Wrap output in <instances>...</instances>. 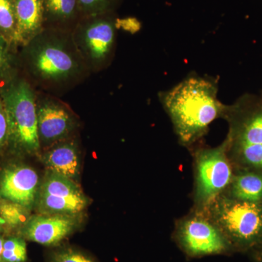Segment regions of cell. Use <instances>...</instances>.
Here are the masks:
<instances>
[{
	"mask_svg": "<svg viewBox=\"0 0 262 262\" xmlns=\"http://www.w3.org/2000/svg\"><path fill=\"white\" fill-rule=\"evenodd\" d=\"M18 21V48L25 46L45 28L42 0H14Z\"/></svg>",
	"mask_w": 262,
	"mask_h": 262,
	"instance_id": "4fadbf2b",
	"label": "cell"
},
{
	"mask_svg": "<svg viewBox=\"0 0 262 262\" xmlns=\"http://www.w3.org/2000/svg\"><path fill=\"white\" fill-rule=\"evenodd\" d=\"M203 212L228 239L234 251L262 245V203L237 201L222 194Z\"/></svg>",
	"mask_w": 262,
	"mask_h": 262,
	"instance_id": "277c9868",
	"label": "cell"
},
{
	"mask_svg": "<svg viewBox=\"0 0 262 262\" xmlns=\"http://www.w3.org/2000/svg\"><path fill=\"white\" fill-rule=\"evenodd\" d=\"M28 208L0 198V216L10 227H23L31 218Z\"/></svg>",
	"mask_w": 262,
	"mask_h": 262,
	"instance_id": "e0dca14e",
	"label": "cell"
},
{
	"mask_svg": "<svg viewBox=\"0 0 262 262\" xmlns=\"http://www.w3.org/2000/svg\"><path fill=\"white\" fill-rule=\"evenodd\" d=\"M76 227L73 215L42 214L31 217L21 232L24 238L32 242L56 246L73 233Z\"/></svg>",
	"mask_w": 262,
	"mask_h": 262,
	"instance_id": "8fae6325",
	"label": "cell"
},
{
	"mask_svg": "<svg viewBox=\"0 0 262 262\" xmlns=\"http://www.w3.org/2000/svg\"><path fill=\"white\" fill-rule=\"evenodd\" d=\"M223 194L237 201L262 203V172L244 169L234 173Z\"/></svg>",
	"mask_w": 262,
	"mask_h": 262,
	"instance_id": "9a60e30c",
	"label": "cell"
},
{
	"mask_svg": "<svg viewBox=\"0 0 262 262\" xmlns=\"http://www.w3.org/2000/svg\"><path fill=\"white\" fill-rule=\"evenodd\" d=\"M0 36L18 49V21L14 0H0Z\"/></svg>",
	"mask_w": 262,
	"mask_h": 262,
	"instance_id": "2e32d148",
	"label": "cell"
},
{
	"mask_svg": "<svg viewBox=\"0 0 262 262\" xmlns=\"http://www.w3.org/2000/svg\"><path fill=\"white\" fill-rule=\"evenodd\" d=\"M37 133L41 148L74 137L79 126L70 106L58 96L37 91Z\"/></svg>",
	"mask_w": 262,
	"mask_h": 262,
	"instance_id": "ba28073f",
	"label": "cell"
},
{
	"mask_svg": "<svg viewBox=\"0 0 262 262\" xmlns=\"http://www.w3.org/2000/svg\"><path fill=\"white\" fill-rule=\"evenodd\" d=\"M39 186L37 172L27 165H9L0 173V198L29 210L37 203Z\"/></svg>",
	"mask_w": 262,
	"mask_h": 262,
	"instance_id": "30bf717a",
	"label": "cell"
},
{
	"mask_svg": "<svg viewBox=\"0 0 262 262\" xmlns=\"http://www.w3.org/2000/svg\"><path fill=\"white\" fill-rule=\"evenodd\" d=\"M38 90L15 66L0 80V97L8 122V145L17 152L40 151L37 133Z\"/></svg>",
	"mask_w": 262,
	"mask_h": 262,
	"instance_id": "3957f363",
	"label": "cell"
},
{
	"mask_svg": "<svg viewBox=\"0 0 262 262\" xmlns=\"http://www.w3.org/2000/svg\"><path fill=\"white\" fill-rule=\"evenodd\" d=\"M20 48L18 64L39 91L62 96L91 75L70 31L46 27Z\"/></svg>",
	"mask_w": 262,
	"mask_h": 262,
	"instance_id": "6da1fadb",
	"label": "cell"
},
{
	"mask_svg": "<svg viewBox=\"0 0 262 262\" xmlns=\"http://www.w3.org/2000/svg\"><path fill=\"white\" fill-rule=\"evenodd\" d=\"M158 96L179 141L187 146L206 135L212 122L225 118L228 107L219 100L215 80L199 75L188 76Z\"/></svg>",
	"mask_w": 262,
	"mask_h": 262,
	"instance_id": "7a4b0ae2",
	"label": "cell"
},
{
	"mask_svg": "<svg viewBox=\"0 0 262 262\" xmlns=\"http://www.w3.org/2000/svg\"><path fill=\"white\" fill-rule=\"evenodd\" d=\"M175 241L192 258L226 254L234 251L225 234L203 212L196 211L177 223Z\"/></svg>",
	"mask_w": 262,
	"mask_h": 262,
	"instance_id": "52a82bcc",
	"label": "cell"
},
{
	"mask_svg": "<svg viewBox=\"0 0 262 262\" xmlns=\"http://www.w3.org/2000/svg\"><path fill=\"white\" fill-rule=\"evenodd\" d=\"M117 24L114 12L82 17L72 30L74 42L91 75L111 65L117 48Z\"/></svg>",
	"mask_w": 262,
	"mask_h": 262,
	"instance_id": "5b68a950",
	"label": "cell"
},
{
	"mask_svg": "<svg viewBox=\"0 0 262 262\" xmlns=\"http://www.w3.org/2000/svg\"><path fill=\"white\" fill-rule=\"evenodd\" d=\"M51 262H96L87 255L73 248H65L53 253Z\"/></svg>",
	"mask_w": 262,
	"mask_h": 262,
	"instance_id": "44dd1931",
	"label": "cell"
},
{
	"mask_svg": "<svg viewBox=\"0 0 262 262\" xmlns=\"http://www.w3.org/2000/svg\"><path fill=\"white\" fill-rule=\"evenodd\" d=\"M5 225H6V224H5V220H3V219L2 218L1 216H0V229H1L2 227H3V226Z\"/></svg>",
	"mask_w": 262,
	"mask_h": 262,
	"instance_id": "d4e9b609",
	"label": "cell"
},
{
	"mask_svg": "<svg viewBox=\"0 0 262 262\" xmlns=\"http://www.w3.org/2000/svg\"><path fill=\"white\" fill-rule=\"evenodd\" d=\"M27 259V248L25 239L12 237L3 243L1 262H25Z\"/></svg>",
	"mask_w": 262,
	"mask_h": 262,
	"instance_id": "ac0fdd59",
	"label": "cell"
},
{
	"mask_svg": "<svg viewBox=\"0 0 262 262\" xmlns=\"http://www.w3.org/2000/svg\"><path fill=\"white\" fill-rule=\"evenodd\" d=\"M46 27L72 32L82 18L78 0H42Z\"/></svg>",
	"mask_w": 262,
	"mask_h": 262,
	"instance_id": "5bb4252c",
	"label": "cell"
},
{
	"mask_svg": "<svg viewBox=\"0 0 262 262\" xmlns=\"http://www.w3.org/2000/svg\"><path fill=\"white\" fill-rule=\"evenodd\" d=\"M75 136L56 143L41 155L49 171L75 181L80 174V149Z\"/></svg>",
	"mask_w": 262,
	"mask_h": 262,
	"instance_id": "7c38bea8",
	"label": "cell"
},
{
	"mask_svg": "<svg viewBox=\"0 0 262 262\" xmlns=\"http://www.w3.org/2000/svg\"><path fill=\"white\" fill-rule=\"evenodd\" d=\"M5 239L0 236V262H1L2 252H3V243H4Z\"/></svg>",
	"mask_w": 262,
	"mask_h": 262,
	"instance_id": "cb8c5ba5",
	"label": "cell"
},
{
	"mask_svg": "<svg viewBox=\"0 0 262 262\" xmlns=\"http://www.w3.org/2000/svg\"><path fill=\"white\" fill-rule=\"evenodd\" d=\"M36 204L42 214L75 215L84 210L88 200L75 181L48 170Z\"/></svg>",
	"mask_w": 262,
	"mask_h": 262,
	"instance_id": "9c48e42d",
	"label": "cell"
},
{
	"mask_svg": "<svg viewBox=\"0 0 262 262\" xmlns=\"http://www.w3.org/2000/svg\"><path fill=\"white\" fill-rule=\"evenodd\" d=\"M234 174L225 141L216 147L198 150L194 155V200L196 211H204L223 194Z\"/></svg>",
	"mask_w": 262,
	"mask_h": 262,
	"instance_id": "8992f818",
	"label": "cell"
},
{
	"mask_svg": "<svg viewBox=\"0 0 262 262\" xmlns=\"http://www.w3.org/2000/svg\"><path fill=\"white\" fill-rule=\"evenodd\" d=\"M18 49L0 36V80L18 64Z\"/></svg>",
	"mask_w": 262,
	"mask_h": 262,
	"instance_id": "ffe728a7",
	"label": "cell"
},
{
	"mask_svg": "<svg viewBox=\"0 0 262 262\" xmlns=\"http://www.w3.org/2000/svg\"><path fill=\"white\" fill-rule=\"evenodd\" d=\"M82 17L114 13L120 0H78Z\"/></svg>",
	"mask_w": 262,
	"mask_h": 262,
	"instance_id": "d6986e66",
	"label": "cell"
},
{
	"mask_svg": "<svg viewBox=\"0 0 262 262\" xmlns=\"http://www.w3.org/2000/svg\"><path fill=\"white\" fill-rule=\"evenodd\" d=\"M8 145V122L4 106L0 97V150Z\"/></svg>",
	"mask_w": 262,
	"mask_h": 262,
	"instance_id": "7402d4cb",
	"label": "cell"
},
{
	"mask_svg": "<svg viewBox=\"0 0 262 262\" xmlns=\"http://www.w3.org/2000/svg\"><path fill=\"white\" fill-rule=\"evenodd\" d=\"M254 251V254H253V258H254L256 262H262V245L253 250Z\"/></svg>",
	"mask_w": 262,
	"mask_h": 262,
	"instance_id": "603a6c76",
	"label": "cell"
}]
</instances>
